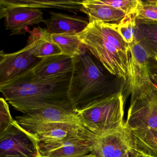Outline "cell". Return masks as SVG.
<instances>
[{
  "instance_id": "obj_18",
  "label": "cell",
  "mask_w": 157,
  "mask_h": 157,
  "mask_svg": "<svg viewBox=\"0 0 157 157\" xmlns=\"http://www.w3.org/2000/svg\"><path fill=\"white\" fill-rule=\"evenodd\" d=\"M30 35L34 40L33 55L39 59L62 55L59 48L51 40V35L46 29L34 28L30 32Z\"/></svg>"
},
{
  "instance_id": "obj_29",
  "label": "cell",
  "mask_w": 157,
  "mask_h": 157,
  "mask_svg": "<svg viewBox=\"0 0 157 157\" xmlns=\"http://www.w3.org/2000/svg\"><path fill=\"white\" fill-rule=\"evenodd\" d=\"M154 59H155L156 61H157V56H156V57L154 58Z\"/></svg>"
},
{
  "instance_id": "obj_10",
  "label": "cell",
  "mask_w": 157,
  "mask_h": 157,
  "mask_svg": "<svg viewBox=\"0 0 157 157\" xmlns=\"http://www.w3.org/2000/svg\"><path fill=\"white\" fill-rule=\"evenodd\" d=\"M34 40L29 36L26 45L22 49L10 54L0 52V85L33 69L42 59L33 55Z\"/></svg>"
},
{
  "instance_id": "obj_27",
  "label": "cell",
  "mask_w": 157,
  "mask_h": 157,
  "mask_svg": "<svg viewBox=\"0 0 157 157\" xmlns=\"http://www.w3.org/2000/svg\"><path fill=\"white\" fill-rule=\"evenodd\" d=\"M151 79L154 84L157 86V70L152 75H151Z\"/></svg>"
},
{
  "instance_id": "obj_30",
  "label": "cell",
  "mask_w": 157,
  "mask_h": 157,
  "mask_svg": "<svg viewBox=\"0 0 157 157\" xmlns=\"http://www.w3.org/2000/svg\"><path fill=\"white\" fill-rule=\"evenodd\" d=\"M36 157H43V156H41V155H39V156H37Z\"/></svg>"
},
{
  "instance_id": "obj_7",
  "label": "cell",
  "mask_w": 157,
  "mask_h": 157,
  "mask_svg": "<svg viewBox=\"0 0 157 157\" xmlns=\"http://www.w3.org/2000/svg\"><path fill=\"white\" fill-rule=\"evenodd\" d=\"M21 126L34 136L38 143L44 144L57 143L75 139L97 137L85 127L70 123L54 122L23 125Z\"/></svg>"
},
{
  "instance_id": "obj_3",
  "label": "cell",
  "mask_w": 157,
  "mask_h": 157,
  "mask_svg": "<svg viewBox=\"0 0 157 157\" xmlns=\"http://www.w3.org/2000/svg\"><path fill=\"white\" fill-rule=\"evenodd\" d=\"M78 35L107 71L126 82L130 51L118 33L117 24L92 21Z\"/></svg>"
},
{
  "instance_id": "obj_15",
  "label": "cell",
  "mask_w": 157,
  "mask_h": 157,
  "mask_svg": "<svg viewBox=\"0 0 157 157\" xmlns=\"http://www.w3.org/2000/svg\"><path fill=\"white\" fill-rule=\"evenodd\" d=\"M73 69V57L62 54L42 59L32 71L36 77L46 80L71 72Z\"/></svg>"
},
{
  "instance_id": "obj_16",
  "label": "cell",
  "mask_w": 157,
  "mask_h": 157,
  "mask_svg": "<svg viewBox=\"0 0 157 157\" xmlns=\"http://www.w3.org/2000/svg\"><path fill=\"white\" fill-rule=\"evenodd\" d=\"M0 4L36 9H59L68 11L74 14L78 12L83 13L82 1L79 0H1Z\"/></svg>"
},
{
  "instance_id": "obj_17",
  "label": "cell",
  "mask_w": 157,
  "mask_h": 157,
  "mask_svg": "<svg viewBox=\"0 0 157 157\" xmlns=\"http://www.w3.org/2000/svg\"><path fill=\"white\" fill-rule=\"evenodd\" d=\"M83 13L88 16L89 22L99 21L105 23L118 24L127 14L124 12L94 2V0L82 1Z\"/></svg>"
},
{
  "instance_id": "obj_20",
  "label": "cell",
  "mask_w": 157,
  "mask_h": 157,
  "mask_svg": "<svg viewBox=\"0 0 157 157\" xmlns=\"http://www.w3.org/2000/svg\"><path fill=\"white\" fill-rule=\"evenodd\" d=\"M132 131L135 138V151L148 157H157V131L151 129Z\"/></svg>"
},
{
  "instance_id": "obj_8",
  "label": "cell",
  "mask_w": 157,
  "mask_h": 157,
  "mask_svg": "<svg viewBox=\"0 0 157 157\" xmlns=\"http://www.w3.org/2000/svg\"><path fill=\"white\" fill-rule=\"evenodd\" d=\"M128 46L130 56L126 82L128 92L133 96L152 88L155 84L151 79L150 57L147 51L136 39Z\"/></svg>"
},
{
  "instance_id": "obj_25",
  "label": "cell",
  "mask_w": 157,
  "mask_h": 157,
  "mask_svg": "<svg viewBox=\"0 0 157 157\" xmlns=\"http://www.w3.org/2000/svg\"><path fill=\"white\" fill-rule=\"evenodd\" d=\"M11 115L8 103L5 99H0V133L4 131L14 121Z\"/></svg>"
},
{
  "instance_id": "obj_28",
  "label": "cell",
  "mask_w": 157,
  "mask_h": 157,
  "mask_svg": "<svg viewBox=\"0 0 157 157\" xmlns=\"http://www.w3.org/2000/svg\"><path fill=\"white\" fill-rule=\"evenodd\" d=\"M85 157H97L95 155H94L93 154H91L90 155H88V156H86Z\"/></svg>"
},
{
  "instance_id": "obj_6",
  "label": "cell",
  "mask_w": 157,
  "mask_h": 157,
  "mask_svg": "<svg viewBox=\"0 0 157 157\" xmlns=\"http://www.w3.org/2000/svg\"><path fill=\"white\" fill-rule=\"evenodd\" d=\"M38 140L16 120L0 133V157H36Z\"/></svg>"
},
{
  "instance_id": "obj_12",
  "label": "cell",
  "mask_w": 157,
  "mask_h": 157,
  "mask_svg": "<svg viewBox=\"0 0 157 157\" xmlns=\"http://www.w3.org/2000/svg\"><path fill=\"white\" fill-rule=\"evenodd\" d=\"M4 19L11 35L22 34L28 26L44 23V13L39 9L0 4V19Z\"/></svg>"
},
{
  "instance_id": "obj_5",
  "label": "cell",
  "mask_w": 157,
  "mask_h": 157,
  "mask_svg": "<svg viewBox=\"0 0 157 157\" xmlns=\"http://www.w3.org/2000/svg\"><path fill=\"white\" fill-rule=\"evenodd\" d=\"M131 130L157 129V86L131 96L125 122Z\"/></svg>"
},
{
  "instance_id": "obj_9",
  "label": "cell",
  "mask_w": 157,
  "mask_h": 157,
  "mask_svg": "<svg viewBox=\"0 0 157 157\" xmlns=\"http://www.w3.org/2000/svg\"><path fill=\"white\" fill-rule=\"evenodd\" d=\"M135 146L132 130L124 122L113 133L98 137L92 153L97 157H126L136 151Z\"/></svg>"
},
{
  "instance_id": "obj_22",
  "label": "cell",
  "mask_w": 157,
  "mask_h": 157,
  "mask_svg": "<svg viewBox=\"0 0 157 157\" xmlns=\"http://www.w3.org/2000/svg\"><path fill=\"white\" fill-rule=\"evenodd\" d=\"M136 19L140 22L157 24V0H140Z\"/></svg>"
},
{
  "instance_id": "obj_11",
  "label": "cell",
  "mask_w": 157,
  "mask_h": 157,
  "mask_svg": "<svg viewBox=\"0 0 157 157\" xmlns=\"http://www.w3.org/2000/svg\"><path fill=\"white\" fill-rule=\"evenodd\" d=\"M16 120L21 126L59 122L84 126L71 105H51L33 110L23 115L16 117Z\"/></svg>"
},
{
  "instance_id": "obj_1",
  "label": "cell",
  "mask_w": 157,
  "mask_h": 157,
  "mask_svg": "<svg viewBox=\"0 0 157 157\" xmlns=\"http://www.w3.org/2000/svg\"><path fill=\"white\" fill-rule=\"evenodd\" d=\"M72 72L42 80L31 70L0 85V91L7 101L24 114L51 105H71L68 92Z\"/></svg>"
},
{
  "instance_id": "obj_19",
  "label": "cell",
  "mask_w": 157,
  "mask_h": 157,
  "mask_svg": "<svg viewBox=\"0 0 157 157\" xmlns=\"http://www.w3.org/2000/svg\"><path fill=\"white\" fill-rule=\"evenodd\" d=\"M135 39L150 58L157 56V24L136 21Z\"/></svg>"
},
{
  "instance_id": "obj_24",
  "label": "cell",
  "mask_w": 157,
  "mask_h": 157,
  "mask_svg": "<svg viewBox=\"0 0 157 157\" xmlns=\"http://www.w3.org/2000/svg\"><path fill=\"white\" fill-rule=\"evenodd\" d=\"M136 26L135 15H127L117 24L118 33L128 44L133 43L135 40Z\"/></svg>"
},
{
  "instance_id": "obj_23",
  "label": "cell",
  "mask_w": 157,
  "mask_h": 157,
  "mask_svg": "<svg viewBox=\"0 0 157 157\" xmlns=\"http://www.w3.org/2000/svg\"><path fill=\"white\" fill-rule=\"evenodd\" d=\"M94 2L122 11L127 15H135L138 10L140 0H94Z\"/></svg>"
},
{
  "instance_id": "obj_14",
  "label": "cell",
  "mask_w": 157,
  "mask_h": 157,
  "mask_svg": "<svg viewBox=\"0 0 157 157\" xmlns=\"http://www.w3.org/2000/svg\"><path fill=\"white\" fill-rule=\"evenodd\" d=\"M50 16L44 23L50 34L74 33L78 34L88 26L89 19L77 15H71L50 11Z\"/></svg>"
},
{
  "instance_id": "obj_21",
  "label": "cell",
  "mask_w": 157,
  "mask_h": 157,
  "mask_svg": "<svg viewBox=\"0 0 157 157\" xmlns=\"http://www.w3.org/2000/svg\"><path fill=\"white\" fill-rule=\"evenodd\" d=\"M51 38L52 42L59 48L63 55L72 57L80 52L83 46L76 34H51Z\"/></svg>"
},
{
  "instance_id": "obj_13",
  "label": "cell",
  "mask_w": 157,
  "mask_h": 157,
  "mask_svg": "<svg viewBox=\"0 0 157 157\" xmlns=\"http://www.w3.org/2000/svg\"><path fill=\"white\" fill-rule=\"evenodd\" d=\"M97 138L75 139L57 143H38L39 152L45 157H85L93 154L94 144Z\"/></svg>"
},
{
  "instance_id": "obj_26",
  "label": "cell",
  "mask_w": 157,
  "mask_h": 157,
  "mask_svg": "<svg viewBox=\"0 0 157 157\" xmlns=\"http://www.w3.org/2000/svg\"><path fill=\"white\" fill-rule=\"evenodd\" d=\"M126 157H148L146 155H143L141 153H139L137 151H135L133 153H131L130 155H128Z\"/></svg>"
},
{
  "instance_id": "obj_4",
  "label": "cell",
  "mask_w": 157,
  "mask_h": 157,
  "mask_svg": "<svg viewBox=\"0 0 157 157\" xmlns=\"http://www.w3.org/2000/svg\"><path fill=\"white\" fill-rule=\"evenodd\" d=\"M124 95L113 92L90 108L78 113L84 126L97 137L113 133L124 123Z\"/></svg>"
},
{
  "instance_id": "obj_2",
  "label": "cell",
  "mask_w": 157,
  "mask_h": 157,
  "mask_svg": "<svg viewBox=\"0 0 157 157\" xmlns=\"http://www.w3.org/2000/svg\"><path fill=\"white\" fill-rule=\"evenodd\" d=\"M73 59V69L68 96L78 113L113 92L104 67L84 45Z\"/></svg>"
},
{
  "instance_id": "obj_31",
  "label": "cell",
  "mask_w": 157,
  "mask_h": 157,
  "mask_svg": "<svg viewBox=\"0 0 157 157\" xmlns=\"http://www.w3.org/2000/svg\"><path fill=\"white\" fill-rule=\"evenodd\" d=\"M154 130H156V131H157V129H154Z\"/></svg>"
}]
</instances>
